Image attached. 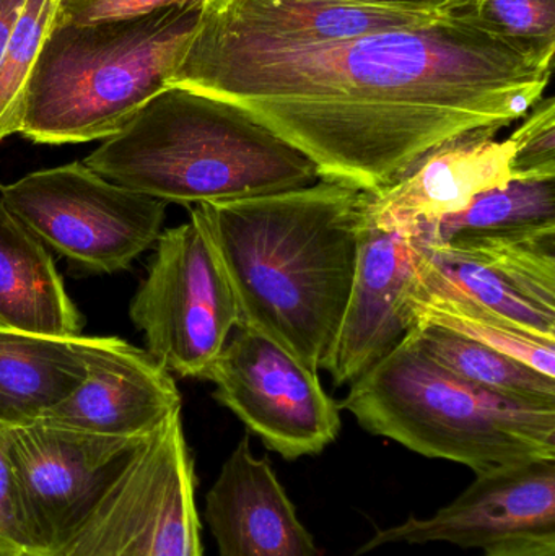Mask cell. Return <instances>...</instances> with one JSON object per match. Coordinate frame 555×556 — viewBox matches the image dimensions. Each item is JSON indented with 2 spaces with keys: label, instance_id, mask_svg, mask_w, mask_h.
I'll use <instances>...</instances> for the list:
<instances>
[{
  "label": "cell",
  "instance_id": "2e32d148",
  "mask_svg": "<svg viewBox=\"0 0 555 556\" xmlns=\"http://www.w3.org/2000/svg\"><path fill=\"white\" fill-rule=\"evenodd\" d=\"M205 519L220 556H319L267 457L241 438L209 490Z\"/></svg>",
  "mask_w": 555,
  "mask_h": 556
},
{
  "label": "cell",
  "instance_id": "6da1fadb",
  "mask_svg": "<svg viewBox=\"0 0 555 556\" xmlns=\"http://www.w3.org/2000/svg\"><path fill=\"white\" fill-rule=\"evenodd\" d=\"M553 64L472 5L430 25L336 41L199 15L172 85L247 111L308 156L323 181L377 192L445 140L527 116Z\"/></svg>",
  "mask_w": 555,
  "mask_h": 556
},
{
  "label": "cell",
  "instance_id": "d4e9b609",
  "mask_svg": "<svg viewBox=\"0 0 555 556\" xmlns=\"http://www.w3.org/2000/svg\"><path fill=\"white\" fill-rule=\"evenodd\" d=\"M7 428L0 433V554L39 555L10 463Z\"/></svg>",
  "mask_w": 555,
  "mask_h": 556
},
{
  "label": "cell",
  "instance_id": "f1b7e54d",
  "mask_svg": "<svg viewBox=\"0 0 555 556\" xmlns=\"http://www.w3.org/2000/svg\"><path fill=\"white\" fill-rule=\"evenodd\" d=\"M361 2L430 10H456L472 5V0H361Z\"/></svg>",
  "mask_w": 555,
  "mask_h": 556
},
{
  "label": "cell",
  "instance_id": "ba28073f",
  "mask_svg": "<svg viewBox=\"0 0 555 556\" xmlns=\"http://www.w3.org/2000/svg\"><path fill=\"white\" fill-rule=\"evenodd\" d=\"M130 319L150 355L182 378H202L227 345L238 327L237 301L194 211L186 224L160 235Z\"/></svg>",
  "mask_w": 555,
  "mask_h": 556
},
{
  "label": "cell",
  "instance_id": "ffe728a7",
  "mask_svg": "<svg viewBox=\"0 0 555 556\" xmlns=\"http://www.w3.org/2000/svg\"><path fill=\"white\" fill-rule=\"evenodd\" d=\"M429 241L475 235H533L555 231V179L510 181L489 189L452 217L424 227Z\"/></svg>",
  "mask_w": 555,
  "mask_h": 556
},
{
  "label": "cell",
  "instance_id": "9c48e42d",
  "mask_svg": "<svg viewBox=\"0 0 555 556\" xmlns=\"http://www.w3.org/2000/svg\"><path fill=\"white\" fill-rule=\"evenodd\" d=\"M202 379L267 450L287 460L321 454L338 440L341 407L318 372L254 330L238 329Z\"/></svg>",
  "mask_w": 555,
  "mask_h": 556
},
{
  "label": "cell",
  "instance_id": "cb8c5ba5",
  "mask_svg": "<svg viewBox=\"0 0 555 556\" xmlns=\"http://www.w3.org/2000/svg\"><path fill=\"white\" fill-rule=\"evenodd\" d=\"M488 22L543 54L555 52V0H472Z\"/></svg>",
  "mask_w": 555,
  "mask_h": 556
},
{
  "label": "cell",
  "instance_id": "83f0119b",
  "mask_svg": "<svg viewBox=\"0 0 555 556\" xmlns=\"http://www.w3.org/2000/svg\"><path fill=\"white\" fill-rule=\"evenodd\" d=\"M25 2L26 0H0V61H2L3 52H5Z\"/></svg>",
  "mask_w": 555,
  "mask_h": 556
},
{
  "label": "cell",
  "instance_id": "7c38bea8",
  "mask_svg": "<svg viewBox=\"0 0 555 556\" xmlns=\"http://www.w3.org/2000/svg\"><path fill=\"white\" fill-rule=\"evenodd\" d=\"M426 240L424 227L381 230L364 215L348 306L321 366L338 388L381 362L413 327L409 293Z\"/></svg>",
  "mask_w": 555,
  "mask_h": 556
},
{
  "label": "cell",
  "instance_id": "f546056e",
  "mask_svg": "<svg viewBox=\"0 0 555 556\" xmlns=\"http://www.w3.org/2000/svg\"><path fill=\"white\" fill-rule=\"evenodd\" d=\"M0 556H39V555L29 554V552H22V554H0Z\"/></svg>",
  "mask_w": 555,
  "mask_h": 556
},
{
  "label": "cell",
  "instance_id": "52a82bcc",
  "mask_svg": "<svg viewBox=\"0 0 555 556\" xmlns=\"http://www.w3.org/2000/svg\"><path fill=\"white\" fill-rule=\"evenodd\" d=\"M0 199L48 250L94 274L126 269L156 244L166 204L130 191L84 162L29 173Z\"/></svg>",
  "mask_w": 555,
  "mask_h": 556
},
{
  "label": "cell",
  "instance_id": "ac0fdd59",
  "mask_svg": "<svg viewBox=\"0 0 555 556\" xmlns=\"http://www.w3.org/2000/svg\"><path fill=\"white\" fill-rule=\"evenodd\" d=\"M87 376L81 336L49 337L0 326V421L31 424Z\"/></svg>",
  "mask_w": 555,
  "mask_h": 556
},
{
  "label": "cell",
  "instance_id": "44dd1931",
  "mask_svg": "<svg viewBox=\"0 0 555 556\" xmlns=\"http://www.w3.org/2000/svg\"><path fill=\"white\" fill-rule=\"evenodd\" d=\"M409 311L413 324L417 320L436 324L555 378L553 340L541 339L495 314L485 313L452 298L411 291Z\"/></svg>",
  "mask_w": 555,
  "mask_h": 556
},
{
  "label": "cell",
  "instance_id": "4316f807",
  "mask_svg": "<svg viewBox=\"0 0 555 556\" xmlns=\"http://www.w3.org/2000/svg\"><path fill=\"white\" fill-rule=\"evenodd\" d=\"M484 556H555V535L515 539L484 552Z\"/></svg>",
  "mask_w": 555,
  "mask_h": 556
},
{
  "label": "cell",
  "instance_id": "7402d4cb",
  "mask_svg": "<svg viewBox=\"0 0 555 556\" xmlns=\"http://www.w3.org/2000/svg\"><path fill=\"white\" fill-rule=\"evenodd\" d=\"M58 0H26L0 61V140L20 132L26 84L51 28Z\"/></svg>",
  "mask_w": 555,
  "mask_h": 556
},
{
  "label": "cell",
  "instance_id": "603a6c76",
  "mask_svg": "<svg viewBox=\"0 0 555 556\" xmlns=\"http://www.w3.org/2000/svg\"><path fill=\"white\" fill-rule=\"evenodd\" d=\"M508 140L512 143V181L555 179L554 98H541Z\"/></svg>",
  "mask_w": 555,
  "mask_h": 556
},
{
  "label": "cell",
  "instance_id": "4fadbf2b",
  "mask_svg": "<svg viewBox=\"0 0 555 556\" xmlns=\"http://www.w3.org/2000/svg\"><path fill=\"white\" fill-rule=\"evenodd\" d=\"M555 535V459H533L476 473V480L427 519L378 531L357 555L390 544L446 542L488 552L515 539Z\"/></svg>",
  "mask_w": 555,
  "mask_h": 556
},
{
  "label": "cell",
  "instance_id": "3957f363",
  "mask_svg": "<svg viewBox=\"0 0 555 556\" xmlns=\"http://www.w3.org/2000/svg\"><path fill=\"white\" fill-rule=\"evenodd\" d=\"M84 163L130 191L194 207L306 188L319 179L308 156L247 111L175 85Z\"/></svg>",
  "mask_w": 555,
  "mask_h": 556
},
{
  "label": "cell",
  "instance_id": "d6986e66",
  "mask_svg": "<svg viewBox=\"0 0 555 556\" xmlns=\"http://www.w3.org/2000/svg\"><path fill=\"white\" fill-rule=\"evenodd\" d=\"M407 342L456 378L514 401L555 407V378L436 324L417 320Z\"/></svg>",
  "mask_w": 555,
  "mask_h": 556
},
{
  "label": "cell",
  "instance_id": "30bf717a",
  "mask_svg": "<svg viewBox=\"0 0 555 556\" xmlns=\"http://www.w3.org/2000/svg\"><path fill=\"white\" fill-rule=\"evenodd\" d=\"M411 291L471 304L555 342V231L426 240Z\"/></svg>",
  "mask_w": 555,
  "mask_h": 556
},
{
  "label": "cell",
  "instance_id": "8992f818",
  "mask_svg": "<svg viewBox=\"0 0 555 556\" xmlns=\"http://www.w3.org/2000/svg\"><path fill=\"white\" fill-rule=\"evenodd\" d=\"M181 410L134 451L51 556H204Z\"/></svg>",
  "mask_w": 555,
  "mask_h": 556
},
{
  "label": "cell",
  "instance_id": "277c9868",
  "mask_svg": "<svg viewBox=\"0 0 555 556\" xmlns=\"http://www.w3.org/2000/svg\"><path fill=\"white\" fill-rule=\"evenodd\" d=\"M199 7L136 18L54 25L26 84L20 134L36 143H80L119 132L172 85Z\"/></svg>",
  "mask_w": 555,
  "mask_h": 556
},
{
  "label": "cell",
  "instance_id": "484cf974",
  "mask_svg": "<svg viewBox=\"0 0 555 556\" xmlns=\"http://www.w3.org/2000/svg\"><path fill=\"white\" fill-rule=\"evenodd\" d=\"M207 0H58L54 25H87L136 18L166 7H202Z\"/></svg>",
  "mask_w": 555,
  "mask_h": 556
},
{
  "label": "cell",
  "instance_id": "5b68a950",
  "mask_svg": "<svg viewBox=\"0 0 555 556\" xmlns=\"http://www.w3.org/2000/svg\"><path fill=\"white\" fill-rule=\"evenodd\" d=\"M339 407L375 437L476 473L555 459V407L476 388L430 362L406 337L352 382Z\"/></svg>",
  "mask_w": 555,
  "mask_h": 556
},
{
  "label": "cell",
  "instance_id": "7a4b0ae2",
  "mask_svg": "<svg viewBox=\"0 0 555 556\" xmlns=\"http://www.w3.org/2000/svg\"><path fill=\"white\" fill-rule=\"evenodd\" d=\"M254 330L318 372L338 336L357 263L364 191L306 188L192 207Z\"/></svg>",
  "mask_w": 555,
  "mask_h": 556
},
{
  "label": "cell",
  "instance_id": "8fae6325",
  "mask_svg": "<svg viewBox=\"0 0 555 556\" xmlns=\"http://www.w3.org/2000/svg\"><path fill=\"white\" fill-rule=\"evenodd\" d=\"M143 440L39 420L7 428L10 463L39 556H51L71 538Z\"/></svg>",
  "mask_w": 555,
  "mask_h": 556
},
{
  "label": "cell",
  "instance_id": "5bb4252c",
  "mask_svg": "<svg viewBox=\"0 0 555 556\" xmlns=\"http://www.w3.org/2000/svg\"><path fill=\"white\" fill-rule=\"evenodd\" d=\"M84 382L39 421L114 438H147L181 410V395L149 352L116 337H81Z\"/></svg>",
  "mask_w": 555,
  "mask_h": 556
},
{
  "label": "cell",
  "instance_id": "9a60e30c",
  "mask_svg": "<svg viewBox=\"0 0 555 556\" xmlns=\"http://www.w3.org/2000/svg\"><path fill=\"white\" fill-rule=\"evenodd\" d=\"M482 127L445 140L377 192H364V215L381 230H414L465 211L472 199L512 181L510 140Z\"/></svg>",
  "mask_w": 555,
  "mask_h": 556
},
{
  "label": "cell",
  "instance_id": "4dcf8cb0",
  "mask_svg": "<svg viewBox=\"0 0 555 556\" xmlns=\"http://www.w3.org/2000/svg\"><path fill=\"white\" fill-rule=\"evenodd\" d=\"M5 425L2 424V421H0V433H2L3 430H5Z\"/></svg>",
  "mask_w": 555,
  "mask_h": 556
},
{
  "label": "cell",
  "instance_id": "e0dca14e",
  "mask_svg": "<svg viewBox=\"0 0 555 556\" xmlns=\"http://www.w3.org/2000/svg\"><path fill=\"white\" fill-rule=\"evenodd\" d=\"M0 326L49 337L80 336V314L48 248L0 199Z\"/></svg>",
  "mask_w": 555,
  "mask_h": 556
}]
</instances>
